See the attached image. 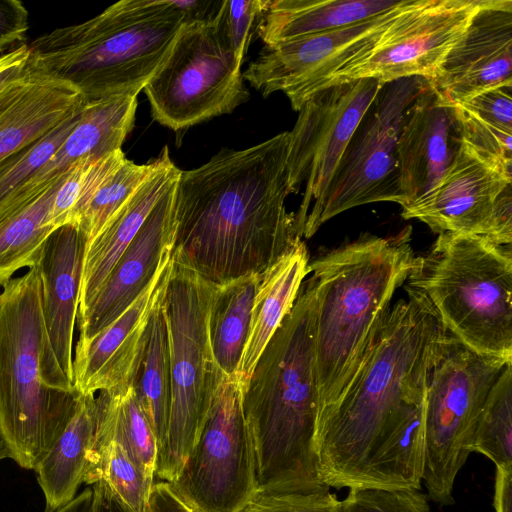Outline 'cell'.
Listing matches in <instances>:
<instances>
[{"instance_id": "cell-1", "label": "cell", "mask_w": 512, "mask_h": 512, "mask_svg": "<svg viewBox=\"0 0 512 512\" xmlns=\"http://www.w3.org/2000/svg\"><path fill=\"white\" fill-rule=\"evenodd\" d=\"M406 290L351 382L316 418L314 450L329 488H421L426 373L447 331L426 297Z\"/></svg>"}, {"instance_id": "cell-2", "label": "cell", "mask_w": 512, "mask_h": 512, "mask_svg": "<svg viewBox=\"0 0 512 512\" xmlns=\"http://www.w3.org/2000/svg\"><path fill=\"white\" fill-rule=\"evenodd\" d=\"M289 132L252 147L223 148L181 170L172 261L220 286L261 274L302 239L288 212Z\"/></svg>"}, {"instance_id": "cell-3", "label": "cell", "mask_w": 512, "mask_h": 512, "mask_svg": "<svg viewBox=\"0 0 512 512\" xmlns=\"http://www.w3.org/2000/svg\"><path fill=\"white\" fill-rule=\"evenodd\" d=\"M315 315L309 277L243 383L242 408L254 449L258 489L326 487L314 450Z\"/></svg>"}, {"instance_id": "cell-4", "label": "cell", "mask_w": 512, "mask_h": 512, "mask_svg": "<svg viewBox=\"0 0 512 512\" xmlns=\"http://www.w3.org/2000/svg\"><path fill=\"white\" fill-rule=\"evenodd\" d=\"M410 241L411 227L390 237L363 236L309 263L316 299L317 416L353 379L394 292L408 279L416 259Z\"/></svg>"}, {"instance_id": "cell-5", "label": "cell", "mask_w": 512, "mask_h": 512, "mask_svg": "<svg viewBox=\"0 0 512 512\" xmlns=\"http://www.w3.org/2000/svg\"><path fill=\"white\" fill-rule=\"evenodd\" d=\"M185 21L171 0H121L87 21L38 36L28 44L29 61L86 101L137 96Z\"/></svg>"}, {"instance_id": "cell-6", "label": "cell", "mask_w": 512, "mask_h": 512, "mask_svg": "<svg viewBox=\"0 0 512 512\" xmlns=\"http://www.w3.org/2000/svg\"><path fill=\"white\" fill-rule=\"evenodd\" d=\"M0 293V433L9 457L35 469L72 418L79 393L44 380L45 331L37 265Z\"/></svg>"}, {"instance_id": "cell-7", "label": "cell", "mask_w": 512, "mask_h": 512, "mask_svg": "<svg viewBox=\"0 0 512 512\" xmlns=\"http://www.w3.org/2000/svg\"><path fill=\"white\" fill-rule=\"evenodd\" d=\"M408 285L446 331L483 355L512 361V250L473 234L440 233L416 257Z\"/></svg>"}, {"instance_id": "cell-8", "label": "cell", "mask_w": 512, "mask_h": 512, "mask_svg": "<svg viewBox=\"0 0 512 512\" xmlns=\"http://www.w3.org/2000/svg\"><path fill=\"white\" fill-rule=\"evenodd\" d=\"M217 285L172 261L162 300L167 327L171 406L155 477L173 482L196 443L216 390L219 372L209 338L210 307Z\"/></svg>"}, {"instance_id": "cell-9", "label": "cell", "mask_w": 512, "mask_h": 512, "mask_svg": "<svg viewBox=\"0 0 512 512\" xmlns=\"http://www.w3.org/2000/svg\"><path fill=\"white\" fill-rule=\"evenodd\" d=\"M506 361L478 353L447 332L426 373L424 390V482L427 498L454 503L457 474L471 453L481 411Z\"/></svg>"}, {"instance_id": "cell-10", "label": "cell", "mask_w": 512, "mask_h": 512, "mask_svg": "<svg viewBox=\"0 0 512 512\" xmlns=\"http://www.w3.org/2000/svg\"><path fill=\"white\" fill-rule=\"evenodd\" d=\"M241 66L218 12L208 20L185 21L168 56L143 88L152 118L181 131L231 113L250 96Z\"/></svg>"}, {"instance_id": "cell-11", "label": "cell", "mask_w": 512, "mask_h": 512, "mask_svg": "<svg viewBox=\"0 0 512 512\" xmlns=\"http://www.w3.org/2000/svg\"><path fill=\"white\" fill-rule=\"evenodd\" d=\"M429 82L410 77L381 87L349 140L320 203L306 218L301 238L312 237L325 222L357 206L405 204L397 142L410 106Z\"/></svg>"}, {"instance_id": "cell-12", "label": "cell", "mask_w": 512, "mask_h": 512, "mask_svg": "<svg viewBox=\"0 0 512 512\" xmlns=\"http://www.w3.org/2000/svg\"><path fill=\"white\" fill-rule=\"evenodd\" d=\"M243 383L237 375L222 379L196 443L168 482L194 512H238L258 490Z\"/></svg>"}, {"instance_id": "cell-13", "label": "cell", "mask_w": 512, "mask_h": 512, "mask_svg": "<svg viewBox=\"0 0 512 512\" xmlns=\"http://www.w3.org/2000/svg\"><path fill=\"white\" fill-rule=\"evenodd\" d=\"M486 0H410L374 44L334 72L321 86L375 79H436L451 49ZM315 91V92H316Z\"/></svg>"}, {"instance_id": "cell-14", "label": "cell", "mask_w": 512, "mask_h": 512, "mask_svg": "<svg viewBox=\"0 0 512 512\" xmlns=\"http://www.w3.org/2000/svg\"><path fill=\"white\" fill-rule=\"evenodd\" d=\"M383 85L369 78L335 83L311 94L298 110L296 123L289 131L286 164L290 194L305 186L294 212L299 237L349 140Z\"/></svg>"}, {"instance_id": "cell-15", "label": "cell", "mask_w": 512, "mask_h": 512, "mask_svg": "<svg viewBox=\"0 0 512 512\" xmlns=\"http://www.w3.org/2000/svg\"><path fill=\"white\" fill-rule=\"evenodd\" d=\"M409 1L341 29L264 45L242 73L243 79L264 97L282 91L298 112L334 72L371 47Z\"/></svg>"}, {"instance_id": "cell-16", "label": "cell", "mask_w": 512, "mask_h": 512, "mask_svg": "<svg viewBox=\"0 0 512 512\" xmlns=\"http://www.w3.org/2000/svg\"><path fill=\"white\" fill-rule=\"evenodd\" d=\"M84 241L73 224L51 233L37 264L41 281L46 384L76 390L73 379V334L79 306Z\"/></svg>"}, {"instance_id": "cell-17", "label": "cell", "mask_w": 512, "mask_h": 512, "mask_svg": "<svg viewBox=\"0 0 512 512\" xmlns=\"http://www.w3.org/2000/svg\"><path fill=\"white\" fill-rule=\"evenodd\" d=\"M511 183V174L463 141L437 187L422 200L403 207L401 216L417 219L438 234H473L495 242L496 199Z\"/></svg>"}, {"instance_id": "cell-18", "label": "cell", "mask_w": 512, "mask_h": 512, "mask_svg": "<svg viewBox=\"0 0 512 512\" xmlns=\"http://www.w3.org/2000/svg\"><path fill=\"white\" fill-rule=\"evenodd\" d=\"M171 269L172 258L116 320L91 340L76 343L73 379L79 394L112 393L133 384L146 345L149 321L164 296Z\"/></svg>"}, {"instance_id": "cell-19", "label": "cell", "mask_w": 512, "mask_h": 512, "mask_svg": "<svg viewBox=\"0 0 512 512\" xmlns=\"http://www.w3.org/2000/svg\"><path fill=\"white\" fill-rule=\"evenodd\" d=\"M178 178L155 204L85 312L77 317V343L91 340L116 320L140 296L160 267L172 258Z\"/></svg>"}, {"instance_id": "cell-20", "label": "cell", "mask_w": 512, "mask_h": 512, "mask_svg": "<svg viewBox=\"0 0 512 512\" xmlns=\"http://www.w3.org/2000/svg\"><path fill=\"white\" fill-rule=\"evenodd\" d=\"M430 82L451 105L512 86V1L486 0Z\"/></svg>"}, {"instance_id": "cell-21", "label": "cell", "mask_w": 512, "mask_h": 512, "mask_svg": "<svg viewBox=\"0 0 512 512\" xmlns=\"http://www.w3.org/2000/svg\"><path fill=\"white\" fill-rule=\"evenodd\" d=\"M453 105L431 82L410 106L398 142L401 190L405 207L429 195L440 183L462 145Z\"/></svg>"}, {"instance_id": "cell-22", "label": "cell", "mask_w": 512, "mask_h": 512, "mask_svg": "<svg viewBox=\"0 0 512 512\" xmlns=\"http://www.w3.org/2000/svg\"><path fill=\"white\" fill-rule=\"evenodd\" d=\"M85 103L74 87L28 60L22 73L0 91V161L48 134Z\"/></svg>"}, {"instance_id": "cell-23", "label": "cell", "mask_w": 512, "mask_h": 512, "mask_svg": "<svg viewBox=\"0 0 512 512\" xmlns=\"http://www.w3.org/2000/svg\"><path fill=\"white\" fill-rule=\"evenodd\" d=\"M160 157V164L155 171L116 211L96 238L85 248L77 317L85 312L160 197L179 177L181 170L171 160L167 146L162 149Z\"/></svg>"}, {"instance_id": "cell-24", "label": "cell", "mask_w": 512, "mask_h": 512, "mask_svg": "<svg viewBox=\"0 0 512 512\" xmlns=\"http://www.w3.org/2000/svg\"><path fill=\"white\" fill-rule=\"evenodd\" d=\"M136 108L137 96L133 95L86 101L77 123L51 159L17 191L41 189L81 159H100L120 150L134 127Z\"/></svg>"}, {"instance_id": "cell-25", "label": "cell", "mask_w": 512, "mask_h": 512, "mask_svg": "<svg viewBox=\"0 0 512 512\" xmlns=\"http://www.w3.org/2000/svg\"><path fill=\"white\" fill-rule=\"evenodd\" d=\"M403 0H267L255 28L274 45L370 20Z\"/></svg>"}, {"instance_id": "cell-26", "label": "cell", "mask_w": 512, "mask_h": 512, "mask_svg": "<svg viewBox=\"0 0 512 512\" xmlns=\"http://www.w3.org/2000/svg\"><path fill=\"white\" fill-rule=\"evenodd\" d=\"M304 241L259 275L247 340L236 375L250 376L261 353L291 310L305 277L310 273Z\"/></svg>"}, {"instance_id": "cell-27", "label": "cell", "mask_w": 512, "mask_h": 512, "mask_svg": "<svg viewBox=\"0 0 512 512\" xmlns=\"http://www.w3.org/2000/svg\"><path fill=\"white\" fill-rule=\"evenodd\" d=\"M97 420L96 394H80L67 427L34 469L47 511L70 502L84 483Z\"/></svg>"}, {"instance_id": "cell-28", "label": "cell", "mask_w": 512, "mask_h": 512, "mask_svg": "<svg viewBox=\"0 0 512 512\" xmlns=\"http://www.w3.org/2000/svg\"><path fill=\"white\" fill-rule=\"evenodd\" d=\"M160 161L159 155L148 163L136 164L128 160L120 149L91 164L71 223L83 238L84 250L155 171Z\"/></svg>"}, {"instance_id": "cell-29", "label": "cell", "mask_w": 512, "mask_h": 512, "mask_svg": "<svg viewBox=\"0 0 512 512\" xmlns=\"http://www.w3.org/2000/svg\"><path fill=\"white\" fill-rule=\"evenodd\" d=\"M66 173V172H65ZM65 173L42 189L13 194L0 211V286L21 268L36 266L56 229L50 211Z\"/></svg>"}, {"instance_id": "cell-30", "label": "cell", "mask_w": 512, "mask_h": 512, "mask_svg": "<svg viewBox=\"0 0 512 512\" xmlns=\"http://www.w3.org/2000/svg\"><path fill=\"white\" fill-rule=\"evenodd\" d=\"M97 401L98 420L90 456L104 443L115 441L149 479L155 480L158 444L133 384L117 392H99Z\"/></svg>"}, {"instance_id": "cell-31", "label": "cell", "mask_w": 512, "mask_h": 512, "mask_svg": "<svg viewBox=\"0 0 512 512\" xmlns=\"http://www.w3.org/2000/svg\"><path fill=\"white\" fill-rule=\"evenodd\" d=\"M260 274L216 286L210 307L209 338L223 377L236 375L247 340Z\"/></svg>"}, {"instance_id": "cell-32", "label": "cell", "mask_w": 512, "mask_h": 512, "mask_svg": "<svg viewBox=\"0 0 512 512\" xmlns=\"http://www.w3.org/2000/svg\"><path fill=\"white\" fill-rule=\"evenodd\" d=\"M162 300L152 312L146 345L133 381L137 400L154 432L159 451L167 435L171 406L169 345Z\"/></svg>"}, {"instance_id": "cell-33", "label": "cell", "mask_w": 512, "mask_h": 512, "mask_svg": "<svg viewBox=\"0 0 512 512\" xmlns=\"http://www.w3.org/2000/svg\"><path fill=\"white\" fill-rule=\"evenodd\" d=\"M470 450L500 469H512V363L493 385L478 419Z\"/></svg>"}, {"instance_id": "cell-34", "label": "cell", "mask_w": 512, "mask_h": 512, "mask_svg": "<svg viewBox=\"0 0 512 512\" xmlns=\"http://www.w3.org/2000/svg\"><path fill=\"white\" fill-rule=\"evenodd\" d=\"M155 480L149 479L126 451L108 441L90 456L84 483L102 482L132 512H145Z\"/></svg>"}, {"instance_id": "cell-35", "label": "cell", "mask_w": 512, "mask_h": 512, "mask_svg": "<svg viewBox=\"0 0 512 512\" xmlns=\"http://www.w3.org/2000/svg\"><path fill=\"white\" fill-rule=\"evenodd\" d=\"M83 107L42 138L0 161V210L51 159L77 123Z\"/></svg>"}, {"instance_id": "cell-36", "label": "cell", "mask_w": 512, "mask_h": 512, "mask_svg": "<svg viewBox=\"0 0 512 512\" xmlns=\"http://www.w3.org/2000/svg\"><path fill=\"white\" fill-rule=\"evenodd\" d=\"M238 512H340V500L327 486L314 491L264 488Z\"/></svg>"}, {"instance_id": "cell-37", "label": "cell", "mask_w": 512, "mask_h": 512, "mask_svg": "<svg viewBox=\"0 0 512 512\" xmlns=\"http://www.w3.org/2000/svg\"><path fill=\"white\" fill-rule=\"evenodd\" d=\"M463 141L482 157L512 175V132L502 130L453 105Z\"/></svg>"}, {"instance_id": "cell-38", "label": "cell", "mask_w": 512, "mask_h": 512, "mask_svg": "<svg viewBox=\"0 0 512 512\" xmlns=\"http://www.w3.org/2000/svg\"><path fill=\"white\" fill-rule=\"evenodd\" d=\"M340 512H431L420 490L349 489Z\"/></svg>"}, {"instance_id": "cell-39", "label": "cell", "mask_w": 512, "mask_h": 512, "mask_svg": "<svg viewBox=\"0 0 512 512\" xmlns=\"http://www.w3.org/2000/svg\"><path fill=\"white\" fill-rule=\"evenodd\" d=\"M267 0L222 1L218 17L236 60L242 65Z\"/></svg>"}, {"instance_id": "cell-40", "label": "cell", "mask_w": 512, "mask_h": 512, "mask_svg": "<svg viewBox=\"0 0 512 512\" xmlns=\"http://www.w3.org/2000/svg\"><path fill=\"white\" fill-rule=\"evenodd\" d=\"M95 160L97 159H81L66 171L56 190L50 211V223L55 229L72 223L87 171Z\"/></svg>"}, {"instance_id": "cell-41", "label": "cell", "mask_w": 512, "mask_h": 512, "mask_svg": "<svg viewBox=\"0 0 512 512\" xmlns=\"http://www.w3.org/2000/svg\"><path fill=\"white\" fill-rule=\"evenodd\" d=\"M512 86H500L455 104L480 120L512 132Z\"/></svg>"}, {"instance_id": "cell-42", "label": "cell", "mask_w": 512, "mask_h": 512, "mask_svg": "<svg viewBox=\"0 0 512 512\" xmlns=\"http://www.w3.org/2000/svg\"><path fill=\"white\" fill-rule=\"evenodd\" d=\"M28 11L19 0H0V54L26 43Z\"/></svg>"}, {"instance_id": "cell-43", "label": "cell", "mask_w": 512, "mask_h": 512, "mask_svg": "<svg viewBox=\"0 0 512 512\" xmlns=\"http://www.w3.org/2000/svg\"><path fill=\"white\" fill-rule=\"evenodd\" d=\"M146 512H194L171 489L168 482L154 481Z\"/></svg>"}, {"instance_id": "cell-44", "label": "cell", "mask_w": 512, "mask_h": 512, "mask_svg": "<svg viewBox=\"0 0 512 512\" xmlns=\"http://www.w3.org/2000/svg\"><path fill=\"white\" fill-rule=\"evenodd\" d=\"M29 56L30 50L27 43L0 54V91L22 73Z\"/></svg>"}, {"instance_id": "cell-45", "label": "cell", "mask_w": 512, "mask_h": 512, "mask_svg": "<svg viewBox=\"0 0 512 512\" xmlns=\"http://www.w3.org/2000/svg\"><path fill=\"white\" fill-rule=\"evenodd\" d=\"M493 506L495 512H512V469L496 468Z\"/></svg>"}, {"instance_id": "cell-46", "label": "cell", "mask_w": 512, "mask_h": 512, "mask_svg": "<svg viewBox=\"0 0 512 512\" xmlns=\"http://www.w3.org/2000/svg\"><path fill=\"white\" fill-rule=\"evenodd\" d=\"M90 486L93 487L95 495L94 512H132L126 508L102 482H97Z\"/></svg>"}, {"instance_id": "cell-47", "label": "cell", "mask_w": 512, "mask_h": 512, "mask_svg": "<svg viewBox=\"0 0 512 512\" xmlns=\"http://www.w3.org/2000/svg\"><path fill=\"white\" fill-rule=\"evenodd\" d=\"M94 509L95 495L93 487L90 486L85 488L67 504L52 511L45 510V512H94Z\"/></svg>"}, {"instance_id": "cell-48", "label": "cell", "mask_w": 512, "mask_h": 512, "mask_svg": "<svg viewBox=\"0 0 512 512\" xmlns=\"http://www.w3.org/2000/svg\"><path fill=\"white\" fill-rule=\"evenodd\" d=\"M9 457L7 446L2 438V435L0 433V460Z\"/></svg>"}]
</instances>
